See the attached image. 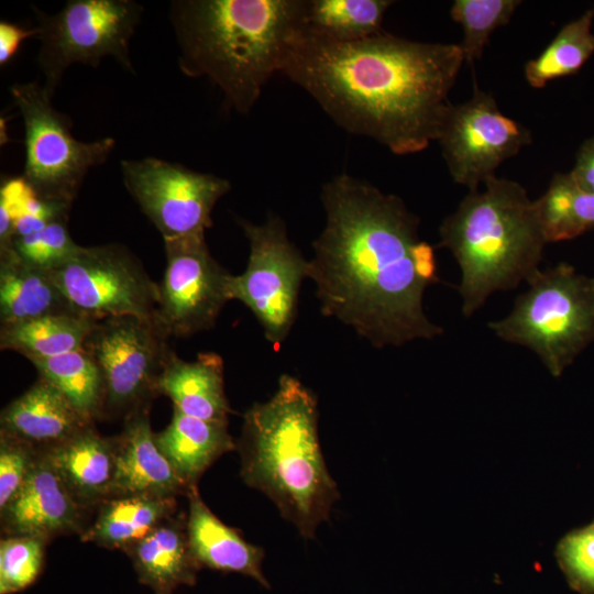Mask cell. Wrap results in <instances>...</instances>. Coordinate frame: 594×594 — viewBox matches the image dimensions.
<instances>
[{"label":"cell","instance_id":"6da1fadb","mask_svg":"<svg viewBox=\"0 0 594 594\" xmlns=\"http://www.w3.org/2000/svg\"><path fill=\"white\" fill-rule=\"evenodd\" d=\"M321 201L326 226L307 278L322 315L378 349L440 336L424 310L426 288L439 282L433 249L403 199L343 173L323 184Z\"/></svg>","mask_w":594,"mask_h":594},{"label":"cell","instance_id":"7a4b0ae2","mask_svg":"<svg viewBox=\"0 0 594 594\" xmlns=\"http://www.w3.org/2000/svg\"><path fill=\"white\" fill-rule=\"evenodd\" d=\"M464 63L459 44L416 42L385 32L338 42L304 28L282 74L340 128L406 155L437 141Z\"/></svg>","mask_w":594,"mask_h":594},{"label":"cell","instance_id":"3957f363","mask_svg":"<svg viewBox=\"0 0 594 594\" xmlns=\"http://www.w3.org/2000/svg\"><path fill=\"white\" fill-rule=\"evenodd\" d=\"M304 12L305 0L173 1L179 69L208 78L229 108L246 114L273 75L282 73L305 28Z\"/></svg>","mask_w":594,"mask_h":594},{"label":"cell","instance_id":"277c9868","mask_svg":"<svg viewBox=\"0 0 594 594\" xmlns=\"http://www.w3.org/2000/svg\"><path fill=\"white\" fill-rule=\"evenodd\" d=\"M241 476L264 493L304 538H314L340 498L318 437L317 398L284 374L273 397L244 414Z\"/></svg>","mask_w":594,"mask_h":594},{"label":"cell","instance_id":"5b68a950","mask_svg":"<svg viewBox=\"0 0 594 594\" xmlns=\"http://www.w3.org/2000/svg\"><path fill=\"white\" fill-rule=\"evenodd\" d=\"M469 193L439 228L440 246L461 270L462 314L471 317L494 293L516 288L539 270L547 244L536 200L496 175Z\"/></svg>","mask_w":594,"mask_h":594},{"label":"cell","instance_id":"8992f818","mask_svg":"<svg viewBox=\"0 0 594 594\" xmlns=\"http://www.w3.org/2000/svg\"><path fill=\"white\" fill-rule=\"evenodd\" d=\"M503 319L488 322L502 340L534 351L560 376L594 340V278L566 263L538 270Z\"/></svg>","mask_w":594,"mask_h":594},{"label":"cell","instance_id":"52a82bcc","mask_svg":"<svg viewBox=\"0 0 594 594\" xmlns=\"http://www.w3.org/2000/svg\"><path fill=\"white\" fill-rule=\"evenodd\" d=\"M40 41L37 65L43 86L53 97L65 72L76 63L97 67L114 58L134 73L131 38L143 7L132 0H68L56 13L33 7Z\"/></svg>","mask_w":594,"mask_h":594},{"label":"cell","instance_id":"ba28073f","mask_svg":"<svg viewBox=\"0 0 594 594\" xmlns=\"http://www.w3.org/2000/svg\"><path fill=\"white\" fill-rule=\"evenodd\" d=\"M10 94L24 124L21 177L40 198L72 207L86 175L108 160L116 141L77 140L72 134L70 118L54 108L43 84H13Z\"/></svg>","mask_w":594,"mask_h":594},{"label":"cell","instance_id":"9c48e42d","mask_svg":"<svg viewBox=\"0 0 594 594\" xmlns=\"http://www.w3.org/2000/svg\"><path fill=\"white\" fill-rule=\"evenodd\" d=\"M169 338L154 320L133 316L96 320L82 349L97 364L103 386L102 417H123L150 407Z\"/></svg>","mask_w":594,"mask_h":594},{"label":"cell","instance_id":"30bf717a","mask_svg":"<svg viewBox=\"0 0 594 594\" xmlns=\"http://www.w3.org/2000/svg\"><path fill=\"white\" fill-rule=\"evenodd\" d=\"M238 222L249 240L250 254L245 272L232 277V299L242 301L253 312L268 342L280 345L297 317L308 261L289 240L278 216H268L262 224L242 219Z\"/></svg>","mask_w":594,"mask_h":594},{"label":"cell","instance_id":"8fae6325","mask_svg":"<svg viewBox=\"0 0 594 594\" xmlns=\"http://www.w3.org/2000/svg\"><path fill=\"white\" fill-rule=\"evenodd\" d=\"M73 310L94 320L133 316L154 320L160 288L124 245L81 246L48 272Z\"/></svg>","mask_w":594,"mask_h":594},{"label":"cell","instance_id":"7c38bea8","mask_svg":"<svg viewBox=\"0 0 594 594\" xmlns=\"http://www.w3.org/2000/svg\"><path fill=\"white\" fill-rule=\"evenodd\" d=\"M166 267L154 322L170 338L210 330L232 300L233 275L211 255L205 232L164 240Z\"/></svg>","mask_w":594,"mask_h":594},{"label":"cell","instance_id":"4fadbf2b","mask_svg":"<svg viewBox=\"0 0 594 594\" xmlns=\"http://www.w3.org/2000/svg\"><path fill=\"white\" fill-rule=\"evenodd\" d=\"M120 169L127 190L163 240L205 232L231 188L226 178L156 157L122 160Z\"/></svg>","mask_w":594,"mask_h":594},{"label":"cell","instance_id":"5bb4252c","mask_svg":"<svg viewBox=\"0 0 594 594\" xmlns=\"http://www.w3.org/2000/svg\"><path fill=\"white\" fill-rule=\"evenodd\" d=\"M437 141L452 179L473 193L495 176L504 161L530 144L531 134L475 86L471 99L450 107Z\"/></svg>","mask_w":594,"mask_h":594},{"label":"cell","instance_id":"9a60e30c","mask_svg":"<svg viewBox=\"0 0 594 594\" xmlns=\"http://www.w3.org/2000/svg\"><path fill=\"white\" fill-rule=\"evenodd\" d=\"M67 487L47 457L40 451L25 482L2 508L4 536L52 538L81 534L87 529V513Z\"/></svg>","mask_w":594,"mask_h":594},{"label":"cell","instance_id":"2e32d148","mask_svg":"<svg viewBox=\"0 0 594 594\" xmlns=\"http://www.w3.org/2000/svg\"><path fill=\"white\" fill-rule=\"evenodd\" d=\"M150 407L124 419L116 437V472L112 495L154 494L177 496L188 488L162 453L155 441L148 416Z\"/></svg>","mask_w":594,"mask_h":594},{"label":"cell","instance_id":"e0dca14e","mask_svg":"<svg viewBox=\"0 0 594 594\" xmlns=\"http://www.w3.org/2000/svg\"><path fill=\"white\" fill-rule=\"evenodd\" d=\"M0 424V431L43 451L69 439L94 421L53 384L38 376L29 389L2 409Z\"/></svg>","mask_w":594,"mask_h":594},{"label":"cell","instance_id":"ac0fdd59","mask_svg":"<svg viewBox=\"0 0 594 594\" xmlns=\"http://www.w3.org/2000/svg\"><path fill=\"white\" fill-rule=\"evenodd\" d=\"M186 494L189 509L187 537L199 566L250 576L265 588H271L262 570L264 550L245 541L238 530L223 524L205 504L197 485L190 486Z\"/></svg>","mask_w":594,"mask_h":594},{"label":"cell","instance_id":"d6986e66","mask_svg":"<svg viewBox=\"0 0 594 594\" xmlns=\"http://www.w3.org/2000/svg\"><path fill=\"white\" fill-rule=\"evenodd\" d=\"M42 452L85 507L97 508L111 497L116 472V437L101 436L90 425Z\"/></svg>","mask_w":594,"mask_h":594},{"label":"cell","instance_id":"ffe728a7","mask_svg":"<svg viewBox=\"0 0 594 594\" xmlns=\"http://www.w3.org/2000/svg\"><path fill=\"white\" fill-rule=\"evenodd\" d=\"M123 552L139 582L154 594H173L182 585H195L201 570L190 550L183 515H172Z\"/></svg>","mask_w":594,"mask_h":594},{"label":"cell","instance_id":"44dd1931","mask_svg":"<svg viewBox=\"0 0 594 594\" xmlns=\"http://www.w3.org/2000/svg\"><path fill=\"white\" fill-rule=\"evenodd\" d=\"M157 389L185 415L228 422L232 413L224 392L223 360L213 352L187 362L170 350L160 375Z\"/></svg>","mask_w":594,"mask_h":594},{"label":"cell","instance_id":"7402d4cb","mask_svg":"<svg viewBox=\"0 0 594 594\" xmlns=\"http://www.w3.org/2000/svg\"><path fill=\"white\" fill-rule=\"evenodd\" d=\"M155 441L175 472L189 488L222 454L237 448L228 422L191 417L173 408L169 425Z\"/></svg>","mask_w":594,"mask_h":594},{"label":"cell","instance_id":"603a6c76","mask_svg":"<svg viewBox=\"0 0 594 594\" xmlns=\"http://www.w3.org/2000/svg\"><path fill=\"white\" fill-rule=\"evenodd\" d=\"M82 542L124 551L176 513V497L154 494L113 496L97 507Z\"/></svg>","mask_w":594,"mask_h":594},{"label":"cell","instance_id":"cb8c5ba5","mask_svg":"<svg viewBox=\"0 0 594 594\" xmlns=\"http://www.w3.org/2000/svg\"><path fill=\"white\" fill-rule=\"evenodd\" d=\"M64 312L75 311L48 272L28 265L12 250L0 253L1 327Z\"/></svg>","mask_w":594,"mask_h":594},{"label":"cell","instance_id":"d4e9b609","mask_svg":"<svg viewBox=\"0 0 594 594\" xmlns=\"http://www.w3.org/2000/svg\"><path fill=\"white\" fill-rule=\"evenodd\" d=\"M95 322L76 312H64L1 327L0 348L29 361L62 355L82 349Z\"/></svg>","mask_w":594,"mask_h":594},{"label":"cell","instance_id":"484cf974","mask_svg":"<svg viewBox=\"0 0 594 594\" xmlns=\"http://www.w3.org/2000/svg\"><path fill=\"white\" fill-rule=\"evenodd\" d=\"M388 0H305V29L338 41H360L382 33Z\"/></svg>","mask_w":594,"mask_h":594},{"label":"cell","instance_id":"4316f807","mask_svg":"<svg viewBox=\"0 0 594 594\" xmlns=\"http://www.w3.org/2000/svg\"><path fill=\"white\" fill-rule=\"evenodd\" d=\"M547 243L573 239L594 228V194L569 174H556L536 200Z\"/></svg>","mask_w":594,"mask_h":594},{"label":"cell","instance_id":"83f0119b","mask_svg":"<svg viewBox=\"0 0 594 594\" xmlns=\"http://www.w3.org/2000/svg\"><path fill=\"white\" fill-rule=\"evenodd\" d=\"M38 376L53 384L90 421L102 417L103 386L99 369L84 349L30 361Z\"/></svg>","mask_w":594,"mask_h":594},{"label":"cell","instance_id":"f1b7e54d","mask_svg":"<svg viewBox=\"0 0 594 594\" xmlns=\"http://www.w3.org/2000/svg\"><path fill=\"white\" fill-rule=\"evenodd\" d=\"M594 8L565 24L551 43L525 66V77L534 88L578 72L594 53L591 31Z\"/></svg>","mask_w":594,"mask_h":594},{"label":"cell","instance_id":"f546056e","mask_svg":"<svg viewBox=\"0 0 594 594\" xmlns=\"http://www.w3.org/2000/svg\"><path fill=\"white\" fill-rule=\"evenodd\" d=\"M521 2L517 0H457L452 19L461 24L463 38L459 44L464 61L472 65L480 59L491 34L507 24Z\"/></svg>","mask_w":594,"mask_h":594},{"label":"cell","instance_id":"4dcf8cb0","mask_svg":"<svg viewBox=\"0 0 594 594\" xmlns=\"http://www.w3.org/2000/svg\"><path fill=\"white\" fill-rule=\"evenodd\" d=\"M48 541L32 536H4L0 541V594H15L41 575Z\"/></svg>","mask_w":594,"mask_h":594},{"label":"cell","instance_id":"1f68e13d","mask_svg":"<svg viewBox=\"0 0 594 594\" xmlns=\"http://www.w3.org/2000/svg\"><path fill=\"white\" fill-rule=\"evenodd\" d=\"M81 249L70 237L67 220L13 239L11 250L24 263L53 272L68 263Z\"/></svg>","mask_w":594,"mask_h":594},{"label":"cell","instance_id":"d6a6232c","mask_svg":"<svg viewBox=\"0 0 594 594\" xmlns=\"http://www.w3.org/2000/svg\"><path fill=\"white\" fill-rule=\"evenodd\" d=\"M559 560L571 586L594 593V525L572 532L559 546Z\"/></svg>","mask_w":594,"mask_h":594},{"label":"cell","instance_id":"836d02e7","mask_svg":"<svg viewBox=\"0 0 594 594\" xmlns=\"http://www.w3.org/2000/svg\"><path fill=\"white\" fill-rule=\"evenodd\" d=\"M38 452L29 443L0 431V509L19 492Z\"/></svg>","mask_w":594,"mask_h":594},{"label":"cell","instance_id":"e575fe53","mask_svg":"<svg viewBox=\"0 0 594 594\" xmlns=\"http://www.w3.org/2000/svg\"><path fill=\"white\" fill-rule=\"evenodd\" d=\"M37 30L23 28L13 22H0V65L6 66L18 52L21 43L31 36H36Z\"/></svg>","mask_w":594,"mask_h":594},{"label":"cell","instance_id":"d590c367","mask_svg":"<svg viewBox=\"0 0 594 594\" xmlns=\"http://www.w3.org/2000/svg\"><path fill=\"white\" fill-rule=\"evenodd\" d=\"M570 174L579 185L594 194V138L583 144Z\"/></svg>","mask_w":594,"mask_h":594}]
</instances>
